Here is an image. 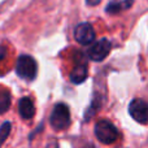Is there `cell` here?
<instances>
[{"mask_svg":"<svg viewBox=\"0 0 148 148\" xmlns=\"http://www.w3.org/2000/svg\"><path fill=\"white\" fill-rule=\"evenodd\" d=\"M101 3V0H86V4L90 5V7H96Z\"/></svg>","mask_w":148,"mask_h":148,"instance_id":"7c38bea8","label":"cell"},{"mask_svg":"<svg viewBox=\"0 0 148 148\" xmlns=\"http://www.w3.org/2000/svg\"><path fill=\"white\" fill-rule=\"evenodd\" d=\"M95 135L97 140L103 144H112L117 140L118 130L110 121L101 120L95 125Z\"/></svg>","mask_w":148,"mask_h":148,"instance_id":"3957f363","label":"cell"},{"mask_svg":"<svg viewBox=\"0 0 148 148\" xmlns=\"http://www.w3.org/2000/svg\"><path fill=\"white\" fill-rule=\"evenodd\" d=\"M10 107V94L5 90H0V114L5 113Z\"/></svg>","mask_w":148,"mask_h":148,"instance_id":"30bf717a","label":"cell"},{"mask_svg":"<svg viewBox=\"0 0 148 148\" xmlns=\"http://www.w3.org/2000/svg\"><path fill=\"white\" fill-rule=\"evenodd\" d=\"M96 34L92 27L91 23L88 22H81L74 29V39L82 46H88L92 42H95Z\"/></svg>","mask_w":148,"mask_h":148,"instance_id":"5b68a950","label":"cell"},{"mask_svg":"<svg viewBox=\"0 0 148 148\" xmlns=\"http://www.w3.org/2000/svg\"><path fill=\"white\" fill-rule=\"evenodd\" d=\"M5 55H7V49H5V47L0 46V60H3L5 57Z\"/></svg>","mask_w":148,"mask_h":148,"instance_id":"5bb4252c","label":"cell"},{"mask_svg":"<svg viewBox=\"0 0 148 148\" xmlns=\"http://www.w3.org/2000/svg\"><path fill=\"white\" fill-rule=\"evenodd\" d=\"M18 112L22 120H30L33 116L35 114V108H34V103L31 101L30 97L23 96L18 101Z\"/></svg>","mask_w":148,"mask_h":148,"instance_id":"ba28073f","label":"cell"},{"mask_svg":"<svg viewBox=\"0 0 148 148\" xmlns=\"http://www.w3.org/2000/svg\"><path fill=\"white\" fill-rule=\"evenodd\" d=\"M91 44L92 46L88 48L87 55H88V57L92 61H96V62L103 61L109 55L110 49H112V43L107 38H101L96 42H92Z\"/></svg>","mask_w":148,"mask_h":148,"instance_id":"277c9868","label":"cell"},{"mask_svg":"<svg viewBox=\"0 0 148 148\" xmlns=\"http://www.w3.org/2000/svg\"><path fill=\"white\" fill-rule=\"evenodd\" d=\"M46 148H59V143L56 140H51L48 144L46 146Z\"/></svg>","mask_w":148,"mask_h":148,"instance_id":"4fadbf2b","label":"cell"},{"mask_svg":"<svg viewBox=\"0 0 148 148\" xmlns=\"http://www.w3.org/2000/svg\"><path fill=\"white\" fill-rule=\"evenodd\" d=\"M10 129H12V125H10V122H8V121L0 126V148H1L3 143H4L5 139H7L8 135H9Z\"/></svg>","mask_w":148,"mask_h":148,"instance_id":"8fae6325","label":"cell"},{"mask_svg":"<svg viewBox=\"0 0 148 148\" xmlns=\"http://www.w3.org/2000/svg\"><path fill=\"white\" fill-rule=\"evenodd\" d=\"M16 73L25 81H34L38 73V64L30 55H21L16 64Z\"/></svg>","mask_w":148,"mask_h":148,"instance_id":"7a4b0ae2","label":"cell"},{"mask_svg":"<svg viewBox=\"0 0 148 148\" xmlns=\"http://www.w3.org/2000/svg\"><path fill=\"white\" fill-rule=\"evenodd\" d=\"M49 123H51L52 129L57 131L65 130L70 125L69 107L64 103H59V104L55 105L51 112V116H49Z\"/></svg>","mask_w":148,"mask_h":148,"instance_id":"6da1fadb","label":"cell"},{"mask_svg":"<svg viewBox=\"0 0 148 148\" xmlns=\"http://www.w3.org/2000/svg\"><path fill=\"white\" fill-rule=\"evenodd\" d=\"M134 4V0H109L105 7V12L109 14H118L121 12L130 9Z\"/></svg>","mask_w":148,"mask_h":148,"instance_id":"52a82bcc","label":"cell"},{"mask_svg":"<svg viewBox=\"0 0 148 148\" xmlns=\"http://www.w3.org/2000/svg\"><path fill=\"white\" fill-rule=\"evenodd\" d=\"M129 113L136 122L146 125L148 121V105L144 100L134 99L129 105Z\"/></svg>","mask_w":148,"mask_h":148,"instance_id":"8992f818","label":"cell"},{"mask_svg":"<svg viewBox=\"0 0 148 148\" xmlns=\"http://www.w3.org/2000/svg\"><path fill=\"white\" fill-rule=\"evenodd\" d=\"M87 73H88V68H87V62H81V64L75 65L74 69L70 73V81L75 84H81L82 82L86 81Z\"/></svg>","mask_w":148,"mask_h":148,"instance_id":"9c48e42d","label":"cell"}]
</instances>
